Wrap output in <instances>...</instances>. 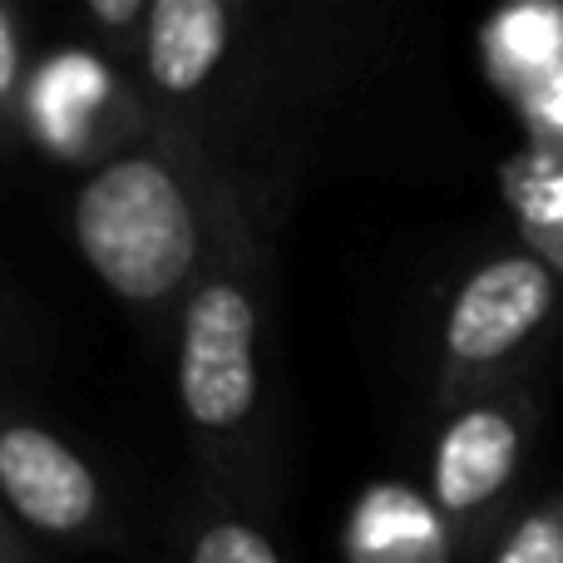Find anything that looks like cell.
<instances>
[{
	"label": "cell",
	"instance_id": "6da1fadb",
	"mask_svg": "<svg viewBox=\"0 0 563 563\" xmlns=\"http://www.w3.org/2000/svg\"><path fill=\"white\" fill-rule=\"evenodd\" d=\"M390 35L341 0H154L129 59L148 119L233 168L311 158V129Z\"/></svg>",
	"mask_w": 563,
	"mask_h": 563
},
{
	"label": "cell",
	"instance_id": "7a4b0ae2",
	"mask_svg": "<svg viewBox=\"0 0 563 563\" xmlns=\"http://www.w3.org/2000/svg\"><path fill=\"white\" fill-rule=\"evenodd\" d=\"M307 158L238 168L218 238L168 331L174 396L194 450V479L267 519L282 495V430L273 390L282 228Z\"/></svg>",
	"mask_w": 563,
	"mask_h": 563
},
{
	"label": "cell",
	"instance_id": "3957f363",
	"mask_svg": "<svg viewBox=\"0 0 563 563\" xmlns=\"http://www.w3.org/2000/svg\"><path fill=\"white\" fill-rule=\"evenodd\" d=\"M233 178V164L154 124L134 148L79 178L69 198L75 253L129 317L168 336L213 253Z\"/></svg>",
	"mask_w": 563,
	"mask_h": 563
},
{
	"label": "cell",
	"instance_id": "277c9868",
	"mask_svg": "<svg viewBox=\"0 0 563 563\" xmlns=\"http://www.w3.org/2000/svg\"><path fill=\"white\" fill-rule=\"evenodd\" d=\"M544 420L534 376H509L435 410L426 450V509L455 559H479L519 515V489Z\"/></svg>",
	"mask_w": 563,
	"mask_h": 563
},
{
	"label": "cell",
	"instance_id": "5b68a950",
	"mask_svg": "<svg viewBox=\"0 0 563 563\" xmlns=\"http://www.w3.org/2000/svg\"><path fill=\"white\" fill-rule=\"evenodd\" d=\"M563 277L539 247H495L445 291L430 341V406L525 376L559 317Z\"/></svg>",
	"mask_w": 563,
	"mask_h": 563
},
{
	"label": "cell",
	"instance_id": "8992f818",
	"mask_svg": "<svg viewBox=\"0 0 563 563\" xmlns=\"http://www.w3.org/2000/svg\"><path fill=\"white\" fill-rule=\"evenodd\" d=\"M0 509L35 554L124 549V509L104 470L40 410L0 390Z\"/></svg>",
	"mask_w": 563,
	"mask_h": 563
},
{
	"label": "cell",
	"instance_id": "52a82bcc",
	"mask_svg": "<svg viewBox=\"0 0 563 563\" xmlns=\"http://www.w3.org/2000/svg\"><path fill=\"white\" fill-rule=\"evenodd\" d=\"M154 129L134 79L119 59L99 55L85 40L40 49L25 99V139L49 164H69L79 174L109 164L134 148Z\"/></svg>",
	"mask_w": 563,
	"mask_h": 563
},
{
	"label": "cell",
	"instance_id": "ba28073f",
	"mask_svg": "<svg viewBox=\"0 0 563 563\" xmlns=\"http://www.w3.org/2000/svg\"><path fill=\"white\" fill-rule=\"evenodd\" d=\"M168 563H291L267 519L247 515L208 485H188L168 525Z\"/></svg>",
	"mask_w": 563,
	"mask_h": 563
},
{
	"label": "cell",
	"instance_id": "9c48e42d",
	"mask_svg": "<svg viewBox=\"0 0 563 563\" xmlns=\"http://www.w3.org/2000/svg\"><path fill=\"white\" fill-rule=\"evenodd\" d=\"M35 40L10 0H0V154L25 139V99L35 75Z\"/></svg>",
	"mask_w": 563,
	"mask_h": 563
},
{
	"label": "cell",
	"instance_id": "30bf717a",
	"mask_svg": "<svg viewBox=\"0 0 563 563\" xmlns=\"http://www.w3.org/2000/svg\"><path fill=\"white\" fill-rule=\"evenodd\" d=\"M479 563H563V489L529 499L479 554Z\"/></svg>",
	"mask_w": 563,
	"mask_h": 563
},
{
	"label": "cell",
	"instance_id": "8fae6325",
	"mask_svg": "<svg viewBox=\"0 0 563 563\" xmlns=\"http://www.w3.org/2000/svg\"><path fill=\"white\" fill-rule=\"evenodd\" d=\"M148 10H154V0H85V5L75 10L79 40H85V45H95L99 55L119 59V65L129 69L139 40H144Z\"/></svg>",
	"mask_w": 563,
	"mask_h": 563
},
{
	"label": "cell",
	"instance_id": "7c38bea8",
	"mask_svg": "<svg viewBox=\"0 0 563 563\" xmlns=\"http://www.w3.org/2000/svg\"><path fill=\"white\" fill-rule=\"evenodd\" d=\"M0 563H49L45 554H35V549L15 534V525L5 519V509H0Z\"/></svg>",
	"mask_w": 563,
	"mask_h": 563
},
{
	"label": "cell",
	"instance_id": "4fadbf2b",
	"mask_svg": "<svg viewBox=\"0 0 563 563\" xmlns=\"http://www.w3.org/2000/svg\"><path fill=\"white\" fill-rule=\"evenodd\" d=\"M0 336H5V307H0Z\"/></svg>",
	"mask_w": 563,
	"mask_h": 563
}]
</instances>
